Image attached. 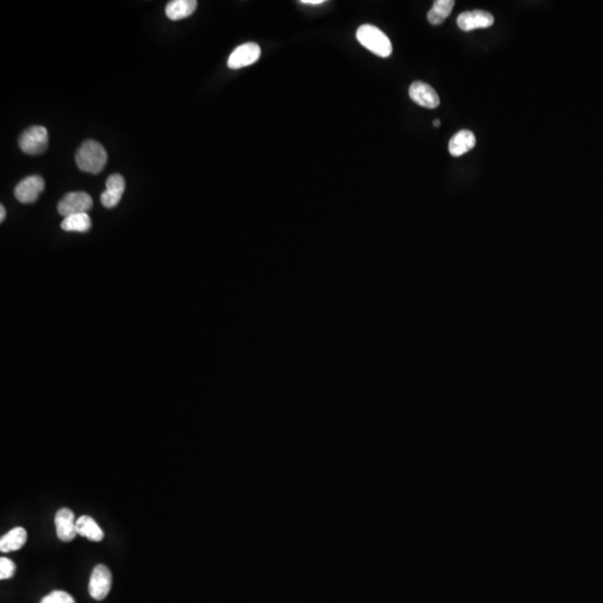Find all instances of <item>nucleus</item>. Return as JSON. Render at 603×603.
Returning <instances> with one entry per match:
<instances>
[{
  "instance_id": "obj_5",
  "label": "nucleus",
  "mask_w": 603,
  "mask_h": 603,
  "mask_svg": "<svg viewBox=\"0 0 603 603\" xmlns=\"http://www.w3.org/2000/svg\"><path fill=\"white\" fill-rule=\"evenodd\" d=\"M112 586V574L108 567L99 564L94 568L88 584V593L94 600H104Z\"/></svg>"
},
{
  "instance_id": "obj_12",
  "label": "nucleus",
  "mask_w": 603,
  "mask_h": 603,
  "mask_svg": "<svg viewBox=\"0 0 603 603\" xmlns=\"http://www.w3.org/2000/svg\"><path fill=\"white\" fill-rule=\"evenodd\" d=\"M27 541V532L24 527H15L0 538V551L3 553L18 551Z\"/></svg>"
},
{
  "instance_id": "obj_4",
  "label": "nucleus",
  "mask_w": 603,
  "mask_h": 603,
  "mask_svg": "<svg viewBox=\"0 0 603 603\" xmlns=\"http://www.w3.org/2000/svg\"><path fill=\"white\" fill-rule=\"evenodd\" d=\"M93 206V200L91 195L86 193H70L64 195L57 204V210L60 215L64 217L77 215V214H86Z\"/></svg>"
},
{
  "instance_id": "obj_8",
  "label": "nucleus",
  "mask_w": 603,
  "mask_h": 603,
  "mask_svg": "<svg viewBox=\"0 0 603 603\" xmlns=\"http://www.w3.org/2000/svg\"><path fill=\"white\" fill-rule=\"evenodd\" d=\"M494 16L484 10H473V12L463 13L457 18V25L464 31H472L475 29H488L493 26Z\"/></svg>"
},
{
  "instance_id": "obj_2",
  "label": "nucleus",
  "mask_w": 603,
  "mask_h": 603,
  "mask_svg": "<svg viewBox=\"0 0 603 603\" xmlns=\"http://www.w3.org/2000/svg\"><path fill=\"white\" fill-rule=\"evenodd\" d=\"M357 40L359 43L372 51L377 56L385 57L392 54V44L389 37L373 25H362L357 31Z\"/></svg>"
},
{
  "instance_id": "obj_1",
  "label": "nucleus",
  "mask_w": 603,
  "mask_h": 603,
  "mask_svg": "<svg viewBox=\"0 0 603 603\" xmlns=\"http://www.w3.org/2000/svg\"><path fill=\"white\" fill-rule=\"evenodd\" d=\"M77 167L84 172L99 175L104 169L108 154L102 145L94 140H86L75 154Z\"/></svg>"
},
{
  "instance_id": "obj_6",
  "label": "nucleus",
  "mask_w": 603,
  "mask_h": 603,
  "mask_svg": "<svg viewBox=\"0 0 603 603\" xmlns=\"http://www.w3.org/2000/svg\"><path fill=\"white\" fill-rule=\"evenodd\" d=\"M44 188L45 182L42 177L36 175L26 177L15 188L14 195L22 204H33L43 193Z\"/></svg>"
},
{
  "instance_id": "obj_14",
  "label": "nucleus",
  "mask_w": 603,
  "mask_h": 603,
  "mask_svg": "<svg viewBox=\"0 0 603 603\" xmlns=\"http://www.w3.org/2000/svg\"><path fill=\"white\" fill-rule=\"evenodd\" d=\"M197 8L195 0H173L166 7V15L171 20H180L189 17Z\"/></svg>"
},
{
  "instance_id": "obj_17",
  "label": "nucleus",
  "mask_w": 603,
  "mask_h": 603,
  "mask_svg": "<svg viewBox=\"0 0 603 603\" xmlns=\"http://www.w3.org/2000/svg\"><path fill=\"white\" fill-rule=\"evenodd\" d=\"M106 190L122 197L125 190L124 178L118 173L108 177V180H106Z\"/></svg>"
},
{
  "instance_id": "obj_10",
  "label": "nucleus",
  "mask_w": 603,
  "mask_h": 603,
  "mask_svg": "<svg viewBox=\"0 0 603 603\" xmlns=\"http://www.w3.org/2000/svg\"><path fill=\"white\" fill-rule=\"evenodd\" d=\"M57 538L63 542L73 541L77 534L75 515L68 508H61L55 516Z\"/></svg>"
},
{
  "instance_id": "obj_11",
  "label": "nucleus",
  "mask_w": 603,
  "mask_h": 603,
  "mask_svg": "<svg viewBox=\"0 0 603 603\" xmlns=\"http://www.w3.org/2000/svg\"><path fill=\"white\" fill-rule=\"evenodd\" d=\"M476 145L475 134L469 130L459 131L449 141V152L453 156H462Z\"/></svg>"
},
{
  "instance_id": "obj_16",
  "label": "nucleus",
  "mask_w": 603,
  "mask_h": 603,
  "mask_svg": "<svg viewBox=\"0 0 603 603\" xmlns=\"http://www.w3.org/2000/svg\"><path fill=\"white\" fill-rule=\"evenodd\" d=\"M65 232H86L91 230L92 221L88 214L68 216L61 224Z\"/></svg>"
},
{
  "instance_id": "obj_9",
  "label": "nucleus",
  "mask_w": 603,
  "mask_h": 603,
  "mask_svg": "<svg viewBox=\"0 0 603 603\" xmlns=\"http://www.w3.org/2000/svg\"><path fill=\"white\" fill-rule=\"evenodd\" d=\"M409 95L415 103L422 108H436L440 104L437 92L424 82L412 83L409 88Z\"/></svg>"
},
{
  "instance_id": "obj_23",
  "label": "nucleus",
  "mask_w": 603,
  "mask_h": 603,
  "mask_svg": "<svg viewBox=\"0 0 603 603\" xmlns=\"http://www.w3.org/2000/svg\"><path fill=\"white\" fill-rule=\"evenodd\" d=\"M433 125L438 128V127H440V121H439V120H435V121H433Z\"/></svg>"
},
{
  "instance_id": "obj_21",
  "label": "nucleus",
  "mask_w": 603,
  "mask_h": 603,
  "mask_svg": "<svg viewBox=\"0 0 603 603\" xmlns=\"http://www.w3.org/2000/svg\"><path fill=\"white\" fill-rule=\"evenodd\" d=\"M325 3L324 0H302L300 3H303V5H311V6H319V5H322V3Z\"/></svg>"
},
{
  "instance_id": "obj_13",
  "label": "nucleus",
  "mask_w": 603,
  "mask_h": 603,
  "mask_svg": "<svg viewBox=\"0 0 603 603\" xmlns=\"http://www.w3.org/2000/svg\"><path fill=\"white\" fill-rule=\"evenodd\" d=\"M77 530L79 536L93 542H101L104 538V532L91 516L83 515L77 520Z\"/></svg>"
},
{
  "instance_id": "obj_19",
  "label": "nucleus",
  "mask_w": 603,
  "mask_h": 603,
  "mask_svg": "<svg viewBox=\"0 0 603 603\" xmlns=\"http://www.w3.org/2000/svg\"><path fill=\"white\" fill-rule=\"evenodd\" d=\"M15 563L7 558H0V580H8L15 575Z\"/></svg>"
},
{
  "instance_id": "obj_20",
  "label": "nucleus",
  "mask_w": 603,
  "mask_h": 603,
  "mask_svg": "<svg viewBox=\"0 0 603 603\" xmlns=\"http://www.w3.org/2000/svg\"><path fill=\"white\" fill-rule=\"evenodd\" d=\"M121 195H115V193H110L108 190H105L104 193L101 195V202L105 208H113L116 204H119L121 200Z\"/></svg>"
},
{
  "instance_id": "obj_18",
  "label": "nucleus",
  "mask_w": 603,
  "mask_h": 603,
  "mask_svg": "<svg viewBox=\"0 0 603 603\" xmlns=\"http://www.w3.org/2000/svg\"><path fill=\"white\" fill-rule=\"evenodd\" d=\"M40 603H75L73 597L64 591H53L42 599Z\"/></svg>"
},
{
  "instance_id": "obj_22",
  "label": "nucleus",
  "mask_w": 603,
  "mask_h": 603,
  "mask_svg": "<svg viewBox=\"0 0 603 603\" xmlns=\"http://www.w3.org/2000/svg\"><path fill=\"white\" fill-rule=\"evenodd\" d=\"M5 217H6V209H5V207L1 204V206H0V221H1V223L5 220Z\"/></svg>"
},
{
  "instance_id": "obj_3",
  "label": "nucleus",
  "mask_w": 603,
  "mask_h": 603,
  "mask_svg": "<svg viewBox=\"0 0 603 603\" xmlns=\"http://www.w3.org/2000/svg\"><path fill=\"white\" fill-rule=\"evenodd\" d=\"M19 147L31 156L42 154L49 147V132L44 127H31L20 136Z\"/></svg>"
},
{
  "instance_id": "obj_7",
  "label": "nucleus",
  "mask_w": 603,
  "mask_h": 603,
  "mask_svg": "<svg viewBox=\"0 0 603 603\" xmlns=\"http://www.w3.org/2000/svg\"><path fill=\"white\" fill-rule=\"evenodd\" d=\"M261 47L256 43H246L238 46L235 51H232L228 58V67L232 70L247 67L257 62L261 57Z\"/></svg>"
},
{
  "instance_id": "obj_15",
  "label": "nucleus",
  "mask_w": 603,
  "mask_h": 603,
  "mask_svg": "<svg viewBox=\"0 0 603 603\" xmlns=\"http://www.w3.org/2000/svg\"><path fill=\"white\" fill-rule=\"evenodd\" d=\"M453 6H455L453 0H436L433 3V8L428 13V22L431 25H440L451 14Z\"/></svg>"
}]
</instances>
